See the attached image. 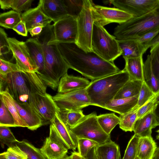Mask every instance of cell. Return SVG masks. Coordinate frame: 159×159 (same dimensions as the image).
Wrapping results in <instances>:
<instances>
[{"instance_id":"6da1fadb","label":"cell","mask_w":159,"mask_h":159,"mask_svg":"<svg viewBox=\"0 0 159 159\" xmlns=\"http://www.w3.org/2000/svg\"><path fill=\"white\" fill-rule=\"evenodd\" d=\"M64 60L72 69L91 81L116 73L120 70L114 62L106 61L93 52H86L75 43H59Z\"/></svg>"},{"instance_id":"7a4b0ae2","label":"cell","mask_w":159,"mask_h":159,"mask_svg":"<svg viewBox=\"0 0 159 159\" xmlns=\"http://www.w3.org/2000/svg\"><path fill=\"white\" fill-rule=\"evenodd\" d=\"M44 54L45 65L43 72L40 77L47 86L54 90L58 88L60 79L67 74L70 67L62 57L55 39L53 25L43 28L36 36Z\"/></svg>"},{"instance_id":"3957f363","label":"cell","mask_w":159,"mask_h":159,"mask_svg":"<svg viewBox=\"0 0 159 159\" xmlns=\"http://www.w3.org/2000/svg\"><path fill=\"white\" fill-rule=\"evenodd\" d=\"M0 90L6 89L13 98L19 103H28L32 96L39 92L43 82L35 72L21 71L0 75Z\"/></svg>"},{"instance_id":"277c9868","label":"cell","mask_w":159,"mask_h":159,"mask_svg":"<svg viewBox=\"0 0 159 159\" xmlns=\"http://www.w3.org/2000/svg\"><path fill=\"white\" fill-rule=\"evenodd\" d=\"M129 80L123 69L119 72L91 81L86 88L91 105L102 108L114 99L120 89Z\"/></svg>"},{"instance_id":"5b68a950","label":"cell","mask_w":159,"mask_h":159,"mask_svg":"<svg viewBox=\"0 0 159 159\" xmlns=\"http://www.w3.org/2000/svg\"><path fill=\"white\" fill-rule=\"evenodd\" d=\"M159 29V1L153 10L138 17H133L119 25L114 29L113 34L117 39H135L138 36Z\"/></svg>"},{"instance_id":"8992f818","label":"cell","mask_w":159,"mask_h":159,"mask_svg":"<svg viewBox=\"0 0 159 159\" xmlns=\"http://www.w3.org/2000/svg\"><path fill=\"white\" fill-rule=\"evenodd\" d=\"M91 48L93 52L111 62H114L122 54L116 38L96 21L93 23Z\"/></svg>"},{"instance_id":"52a82bcc","label":"cell","mask_w":159,"mask_h":159,"mask_svg":"<svg viewBox=\"0 0 159 159\" xmlns=\"http://www.w3.org/2000/svg\"><path fill=\"white\" fill-rule=\"evenodd\" d=\"M78 139L85 138L101 144L111 139L100 125L95 112L84 116L75 126L70 128Z\"/></svg>"},{"instance_id":"ba28073f","label":"cell","mask_w":159,"mask_h":159,"mask_svg":"<svg viewBox=\"0 0 159 159\" xmlns=\"http://www.w3.org/2000/svg\"><path fill=\"white\" fill-rule=\"evenodd\" d=\"M93 3L92 0H84L83 9L76 19L78 35L75 43L86 52H93L91 40L95 21L92 12Z\"/></svg>"},{"instance_id":"9c48e42d","label":"cell","mask_w":159,"mask_h":159,"mask_svg":"<svg viewBox=\"0 0 159 159\" xmlns=\"http://www.w3.org/2000/svg\"><path fill=\"white\" fill-rule=\"evenodd\" d=\"M52 98L60 110L82 109L91 105L86 88L64 93H57Z\"/></svg>"},{"instance_id":"30bf717a","label":"cell","mask_w":159,"mask_h":159,"mask_svg":"<svg viewBox=\"0 0 159 159\" xmlns=\"http://www.w3.org/2000/svg\"><path fill=\"white\" fill-rule=\"evenodd\" d=\"M30 106L40 118L43 125L51 124L59 110L52 96L47 93L35 95Z\"/></svg>"},{"instance_id":"8fae6325","label":"cell","mask_w":159,"mask_h":159,"mask_svg":"<svg viewBox=\"0 0 159 159\" xmlns=\"http://www.w3.org/2000/svg\"><path fill=\"white\" fill-rule=\"evenodd\" d=\"M92 12L94 21L103 27L112 23L120 25L134 17L119 8L102 6L93 3L92 7Z\"/></svg>"},{"instance_id":"7c38bea8","label":"cell","mask_w":159,"mask_h":159,"mask_svg":"<svg viewBox=\"0 0 159 159\" xmlns=\"http://www.w3.org/2000/svg\"><path fill=\"white\" fill-rule=\"evenodd\" d=\"M40 149L47 159H62L67 156L69 149L52 123L50 126L49 136Z\"/></svg>"},{"instance_id":"4fadbf2b","label":"cell","mask_w":159,"mask_h":159,"mask_svg":"<svg viewBox=\"0 0 159 159\" xmlns=\"http://www.w3.org/2000/svg\"><path fill=\"white\" fill-rule=\"evenodd\" d=\"M7 41L20 71L37 73V68L30 55L25 42L19 41L14 38H8Z\"/></svg>"},{"instance_id":"5bb4252c","label":"cell","mask_w":159,"mask_h":159,"mask_svg":"<svg viewBox=\"0 0 159 159\" xmlns=\"http://www.w3.org/2000/svg\"><path fill=\"white\" fill-rule=\"evenodd\" d=\"M55 40L59 43H76L78 38L76 18L67 15L54 23Z\"/></svg>"},{"instance_id":"9a60e30c","label":"cell","mask_w":159,"mask_h":159,"mask_svg":"<svg viewBox=\"0 0 159 159\" xmlns=\"http://www.w3.org/2000/svg\"><path fill=\"white\" fill-rule=\"evenodd\" d=\"M159 0H114L110 2L117 8L132 15L134 17L143 15L154 10Z\"/></svg>"},{"instance_id":"2e32d148","label":"cell","mask_w":159,"mask_h":159,"mask_svg":"<svg viewBox=\"0 0 159 159\" xmlns=\"http://www.w3.org/2000/svg\"><path fill=\"white\" fill-rule=\"evenodd\" d=\"M38 6L54 23L68 15L63 0H40Z\"/></svg>"},{"instance_id":"e0dca14e","label":"cell","mask_w":159,"mask_h":159,"mask_svg":"<svg viewBox=\"0 0 159 159\" xmlns=\"http://www.w3.org/2000/svg\"><path fill=\"white\" fill-rule=\"evenodd\" d=\"M21 18L25 24L28 32L36 27L44 28L50 24L52 21L43 13L38 5L23 13L21 14Z\"/></svg>"},{"instance_id":"ac0fdd59","label":"cell","mask_w":159,"mask_h":159,"mask_svg":"<svg viewBox=\"0 0 159 159\" xmlns=\"http://www.w3.org/2000/svg\"><path fill=\"white\" fill-rule=\"evenodd\" d=\"M11 98L19 115L27 124L29 129L31 130H36L43 125L42 120L29 104L19 103L14 100L11 96Z\"/></svg>"},{"instance_id":"d6986e66","label":"cell","mask_w":159,"mask_h":159,"mask_svg":"<svg viewBox=\"0 0 159 159\" xmlns=\"http://www.w3.org/2000/svg\"><path fill=\"white\" fill-rule=\"evenodd\" d=\"M90 83L86 78L65 75L60 79L57 88L58 93H64L86 88Z\"/></svg>"},{"instance_id":"ffe728a7","label":"cell","mask_w":159,"mask_h":159,"mask_svg":"<svg viewBox=\"0 0 159 159\" xmlns=\"http://www.w3.org/2000/svg\"><path fill=\"white\" fill-rule=\"evenodd\" d=\"M154 110L143 117L137 119L133 128L134 134L139 137H152V129L159 125Z\"/></svg>"},{"instance_id":"44dd1931","label":"cell","mask_w":159,"mask_h":159,"mask_svg":"<svg viewBox=\"0 0 159 159\" xmlns=\"http://www.w3.org/2000/svg\"><path fill=\"white\" fill-rule=\"evenodd\" d=\"M52 123L69 149L75 151L77 147L78 138L60 118L58 112Z\"/></svg>"},{"instance_id":"7402d4cb","label":"cell","mask_w":159,"mask_h":159,"mask_svg":"<svg viewBox=\"0 0 159 159\" xmlns=\"http://www.w3.org/2000/svg\"><path fill=\"white\" fill-rule=\"evenodd\" d=\"M117 40L121 51V55L125 59L137 57L143 55L147 50L144 44L136 40L117 39Z\"/></svg>"},{"instance_id":"603a6c76","label":"cell","mask_w":159,"mask_h":159,"mask_svg":"<svg viewBox=\"0 0 159 159\" xmlns=\"http://www.w3.org/2000/svg\"><path fill=\"white\" fill-rule=\"evenodd\" d=\"M30 55L38 70L39 76L43 74L45 67V61L41 46L36 38H30L25 42Z\"/></svg>"},{"instance_id":"cb8c5ba5","label":"cell","mask_w":159,"mask_h":159,"mask_svg":"<svg viewBox=\"0 0 159 159\" xmlns=\"http://www.w3.org/2000/svg\"><path fill=\"white\" fill-rule=\"evenodd\" d=\"M139 95L128 98L114 99L105 104L102 108L123 115L130 111L136 106Z\"/></svg>"},{"instance_id":"d4e9b609","label":"cell","mask_w":159,"mask_h":159,"mask_svg":"<svg viewBox=\"0 0 159 159\" xmlns=\"http://www.w3.org/2000/svg\"><path fill=\"white\" fill-rule=\"evenodd\" d=\"M125 60V65L124 69L128 74L129 80L143 81L144 63L143 55Z\"/></svg>"},{"instance_id":"484cf974","label":"cell","mask_w":159,"mask_h":159,"mask_svg":"<svg viewBox=\"0 0 159 159\" xmlns=\"http://www.w3.org/2000/svg\"><path fill=\"white\" fill-rule=\"evenodd\" d=\"M98 159H121L120 147L111 139L95 147Z\"/></svg>"},{"instance_id":"4316f807","label":"cell","mask_w":159,"mask_h":159,"mask_svg":"<svg viewBox=\"0 0 159 159\" xmlns=\"http://www.w3.org/2000/svg\"><path fill=\"white\" fill-rule=\"evenodd\" d=\"M157 148V143L152 137L139 138L138 151V159H153Z\"/></svg>"},{"instance_id":"83f0119b","label":"cell","mask_w":159,"mask_h":159,"mask_svg":"<svg viewBox=\"0 0 159 159\" xmlns=\"http://www.w3.org/2000/svg\"><path fill=\"white\" fill-rule=\"evenodd\" d=\"M143 82L129 80L120 89L114 99L128 98L139 95Z\"/></svg>"},{"instance_id":"f1b7e54d","label":"cell","mask_w":159,"mask_h":159,"mask_svg":"<svg viewBox=\"0 0 159 159\" xmlns=\"http://www.w3.org/2000/svg\"><path fill=\"white\" fill-rule=\"evenodd\" d=\"M0 99L13 116L16 127H21L27 128V124L19 115L16 107L11 100V95L7 89L0 91Z\"/></svg>"},{"instance_id":"f546056e","label":"cell","mask_w":159,"mask_h":159,"mask_svg":"<svg viewBox=\"0 0 159 159\" xmlns=\"http://www.w3.org/2000/svg\"><path fill=\"white\" fill-rule=\"evenodd\" d=\"M144 81L156 94L159 91V82L152 70L149 55L144 63Z\"/></svg>"},{"instance_id":"4dcf8cb0","label":"cell","mask_w":159,"mask_h":159,"mask_svg":"<svg viewBox=\"0 0 159 159\" xmlns=\"http://www.w3.org/2000/svg\"><path fill=\"white\" fill-rule=\"evenodd\" d=\"M98 122L102 129L107 134L110 135L112 130L120 122L119 117L114 113H108L97 116Z\"/></svg>"},{"instance_id":"1f68e13d","label":"cell","mask_w":159,"mask_h":159,"mask_svg":"<svg viewBox=\"0 0 159 159\" xmlns=\"http://www.w3.org/2000/svg\"><path fill=\"white\" fill-rule=\"evenodd\" d=\"M58 113L62 120L70 128L76 125L85 116L82 109L59 110Z\"/></svg>"},{"instance_id":"d6a6232c","label":"cell","mask_w":159,"mask_h":159,"mask_svg":"<svg viewBox=\"0 0 159 159\" xmlns=\"http://www.w3.org/2000/svg\"><path fill=\"white\" fill-rule=\"evenodd\" d=\"M13 145L18 147L26 155L27 159H47L40 149L35 147L25 140L16 142Z\"/></svg>"},{"instance_id":"836d02e7","label":"cell","mask_w":159,"mask_h":159,"mask_svg":"<svg viewBox=\"0 0 159 159\" xmlns=\"http://www.w3.org/2000/svg\"><path fill=\"white\" fill-rule=\"evenodd\" d=\"M33 0H0L1 8L3 10L12 8L21 12L29 9Z\"/></svg>"},{"instance_id":"e575fe53","label":"cell","mask_w":159,"mask_h":159,"mask_svg":"<svg viewBox=\"0 0 159 159\" xmlns=\"http://www.w3.org/2000/svg\"><path fill=\"white\" fill-rule=\"evenodd\" d=\"M21 20L20 13L14 10L0 14V25L6 29H13Z\"/></svg>"},{"instance_id":"d590c367","label":"cell","mask_w":159,"mask_h":159,"mask_svg":"<svg viewBox=\"0 0 159 159\" xmlns=\"http://www.w3.org/2000/svg\"><path fill=\"white\" fill-rule=\"evenodd\" d=\"M138 110L132 109L130 111L123 115H120L119 127L125 132H132L135 123L137 119Z\"/></svg>"},{"instance_id":"8d00e7d4","label":"cell","mask_w":159,"mask_h":159,"mask_svg":"<svg viewBox=\"0 0 159 159\" xmlns=\"http://www.w3.org/2000/svg\"><path fill=\"white\" fill-rule=\"evenodd\" d=\"M7 35L3 29H0V59L9 61L14 58L7 41Z\"/></svg>"},{"instance_id":"74e56055","label":"cell","mask_w":159,"mask_h":159,"mask_svg":"<svg viewBox=\"0 0 159 159\" xmlns=\"http://www.w3.org/2000/svg\"><path fill=\"white\" fill-rule=\"evenodd\" d=\"M84 0H63L67 14L77 19L81 12Z\"/></svg>"},{"instance_id":"f35d334b","label":"cell","mask_w":159,"mask_h":159,"mask_svg":"<svg viewBox=\"0 0 159 159\" xmlns=\"http://www.w3.org/2000/svg\"><path fill=\"white\" fill-rule=\"evenodd\" d=\"M155 94L145 82L143 81L139 94L137 104L133 109L134 110H138Z\"/></svg>"},{"instance_id":"ab89813d","label":"cell","mask_w":159,"mask_h":159,"mask_svg":"<svg viewBox=\"0 0 159 159\" xmlns=\"http://www.w3.org/2000/svg\"><path fill=\"white\" fill-rule=\"evenodd\" d=\"M0 126L16 127L13 116L1 100Z\"/></svg>"},{"instance_id":"60d3db41","label":"cell","mask_w":159,"mask_h":159,"mask_svg":"<svg viewBox=\"0 0 159 159\" xmlns=\"http://www.w3.org/2000/svg\"><path fill=\"white\" fill-rule=\"evenodd\" d=\"M139 138L134 134L131 137L122 159H138L137 151Z\"/></svg>"},{"instance_id":"b9f144b4","label":"cell","mask_w":159,"mask_h":159,"mask_svg":"<svg viewBox=\"0 0 159 159\" xmlns=\"http://www.w3.org/2000/svg\"><path fill=\"white\" fill-rule=\"evenodd\" d=\"M99 144L97 142L85 138L78 139V152L83 157H85L91 150Z\"/></svg>"},{"instance_id":"7bdbcfd3","label":"cell","mask_w":159,"mask_h":159,"mask_svg":"<svg viewBox=\"0 0 159 159\" xmlns=\"http://www.w3.org/2000/svg\"><path fill=\"white\" fill-rule=\"evenodd\" d=\"M149 55L152 71L159 82V44L150 48Z\"/></svg>"},{"instance_id":"ee69618b","label":"cell","mask_w":159,"mask_h":159,"mask_svg":"<svg viewBox=\"0 0 159 159\" xmlns=\"http://www.w3.org/2000/svg\"><path fill=\"white\" fill-rule=\"evenodd\" d=\"M0 159H27V157L19 148L13 145L9 147L6 152L0 154Z\"/></svg>"},{"instance_id":"f6af8a7d","label":"cell","mask_w":159,"mask_h":159,"mask_svg":"<svg viewBox=\"0 0 159 159\" xmlns=\"http://www.w3.org/2000/svg\"><path fill=\"white\" fill-rule=\"evenodd\" d=\"M0 140L2 146L6 144L9 147L18 141L9 127L0 126Z\"/></svg>"},{"instance_id":"bcb514c9","label":"cell","mask_w":159,"mask_h":159,"mask_svg":"<svg viewBox=\"0 0 159 159\" xmlns=\"http://www.w3.org/2000/svg\"><path fill=\"white\" fill-rule=\"evenodd\" d=\"M157 105L155 103V94L137 111V119L141 118L156 108Z\"/></svg>"},{"instance_id":"7dc6e473","label":"cell","mask_w":159,"mask_h":159,"mask_svg":"<svg viewBox=\"0 0 159 159\" xmlns=\"http://www.w3.org/2000/svg\"><path fill=\"white\" fill-rule=\"evenodd\" d=\"M0 75L5 76L12 72L20 71L16 64L0 59Z\"/></svg>"},{"instance_id":"c3c4849f","label":"cell","mask_w":159,"mask_h":159,"mask_svg":"<svg viewBox=\"0 0 159 159\" xmlns=\"http://www.w3.org/2000/svg\"><path fill=\"white\" fill-rule=\"evenodd\" d=\"M159 33V29L147 32L138 36L134 40L143 43H147L152 40Z\"/></svg>"},{"instance_id":"681fc988","label":"cell","mask_w":159,"mask_h":159,"mask_svg":"<svg viewBox=\"0 0 159 159\" xmlns=\"http://www.w3.org/2000/svg\"><path fill=\"white\" fill-rule=\"evenodd\" d=\"M18 34L24 36L28 35L27 30L24 21L21 20L12 29Z\"/></svg>"},{"instance_id":"f907efd6","label":"cell","mask_w":159,"mask_h":159,"mask_svg":"<svg viewBox=\"0 0 159 159\" xmlns=\"http://www.w3.org/2000/svg\"><path fill=\"white\" fill-rule=\"evenodd\" d=\"M158 44H159V35H157L149 42L144 44L146 49H148L149 48H150Z\"/></svg>"},{"instance_id":"816d5d0a","label":"cell","mask_w":159,"mask_h":159,"mask_svg":"<svg viewBox=\"0 0 159 159\" xmlns=\"http://www.w3.org/2000/svg\"><path fill=\"white\" fill-rule=\"evenodd\" d=\"M43 27L41 26H37L31 29L29 31L32 36H38L42 32Z\"/></svg>"},{"instance_id":"f5cc1de1","label":"cell","mask_w":159,"mask_h":159,"mask_svg":"<svg viewBox=\"0 0 159 159\" xmlns=\"http://www.w3.org/2000/svg\"><path fill=\"white\" fill-rule=\"evenodd\" d=\"M95 147H93L85 157L86 159H97Z\"/></svg>"},{"instance_id":"db71d44e","label":"cell","mask_w":159,"mask_h":159,"mask_svg":"<svg viewBox=\"0 0 159 159\" xmlns=\"http://www.w3.org/2000/svg\"><path fill=\"white\" fill-rule=\"evenodd\" d=\"M69 159H86L85 157L81 156L78 152L75 151L71 153V154L69 156Z\"/></svg>"},{"instance_id":"11a10c76","label":"cell","mask_w":159,"mask_h":159,"mask_svg":"<svg viewBox=\"0 0 159 159\" xmlns=\"http://www.w3.org/2000/svg\"><path fill=\"white\" fill-rule=\"evenodd\" d=\"M154 113L156 119L159 125V104L157 105L154 110Z\"/></svg>"},{"instance_id":"9f6ffc18","label":"cell","mask_w":159,"mask_h":159,"mask_svg":"<svg viewBox=\"0 0 159 159\" xmlns=\"http://www.w3.org/2000/svg\"><path fill=\"white\" fill-rule=\"evenodd\" d=\"M153 159H159V147H157L155 151Z\"/></svg>"},{"instance_id":"6f0895ef","label":"cell","mask_w":159,"mask_h":159,"mask_svg":"<svg viewBox=\"0 0 159 159\" xmlns=\"http://www.w3.org/2000/svg\"><path fill=\"white\" fill-rule=\"evenodd\" d=\"M155 103L157 105L159 104V91L155 94Z\"/></svg>"},{"instance_id":"680465c9","label":"cell","mask_w":159,"mask_h":159,"mask_svg":"<svg viewBox=\"0 0 159 159\" xmlns=\"http://www.w3.org/2000/svg\"><path fill=\"white\" fill-rule=\"evenodd\" d=\"M62 159H69V156L67 155Z\"/></svg>"},{"instance_id":"91938a15","label":"cell","mask_w":159,"mask_h":159,"mask_svg":"<svg viewBox=\"0 0 159 159\" xmlns=\"http://www.w3.org/2000/svg\"><path fill=\"white\" fill-rule=\"evenodd\" d=\"M156 138L157 140H159V134L157 135L156 136Z\"/></svg>"},{"instance_id":"94428289","label":"cell","mask_w":159,"mask_h":159,"mask_svg":"<svg viewBox=\"0 0 159 159\" xmlns=\"http://www.w3.org/2000/svg\"><path fill=\"white\" fill-rule=\"evenodd\" d=\"M156 132L157 133H158L159 134V129H158L157 130Z\"/></svg>"},{"instance_id":"6125c7cd","label":"cell","mask_w":159,"mask_h":159,"mask_svg":"<svg viewBox=\"0 0 159 159\" xmlns=\"http://www.w3.org/2000/svg\"><path fill=\"white\" fill-rule=\"evenodd\" d=\"M97 159H98V157H97Z\"/></svg>"}]
</instances>
